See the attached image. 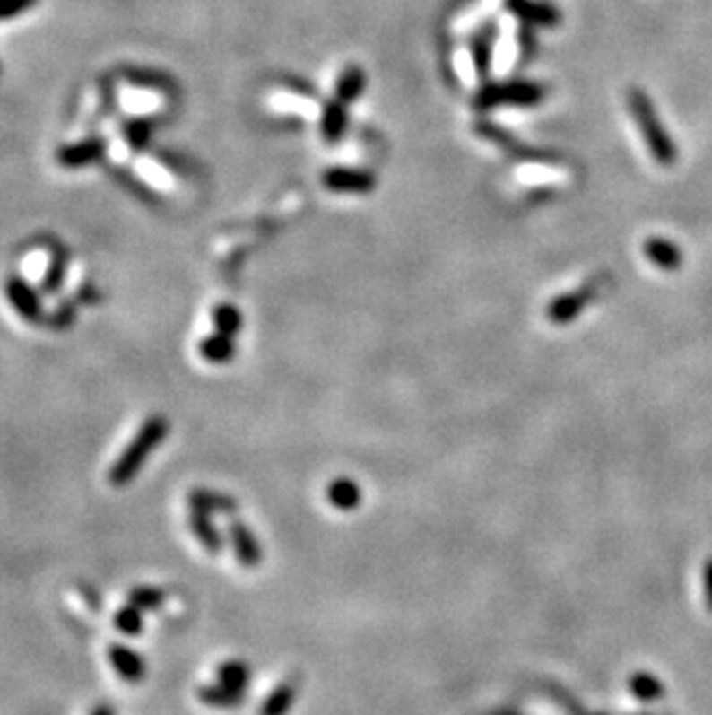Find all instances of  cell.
Returning <instances> with one entry per match:
<instances>
[{
  "label": "cell",
  "instance_id": "6da1fadb",
  "mask_svg": "<svg viewBox=\"0 0 712 715\" xmlns=\"http://www.w3.org/2000/svg\"><path fill=\"white\" fill-rule=\"evenodd\" d=\"M167 433H169V422L162 414H151L142 424V429L132 435V440L127 442L126 449L118 454V458L114 461V466L109 468V484L116 489L132 484L137 475L142 473L146 466L148 457L165 442Z\"/></svg>",
  "mask_w": 712,
  "mask_h": 715
},
{
  "label": "cell",
  "instance_id": "7a4b0ae2",
  "mask_svg": "<svg viewBox=\"0 0 712 715\" xmlns=\"http://www.w3.org/2000/svg\"><path fill=\"white\" fill-rule=\"evenodd\" d=\"M627 107H630L631 118L641 130L647 151H650L652 158L657 160V165L673 167L675 160H678V149H675V142L669 137V133L664 130L662 118H659L650 98L638 86H631L630 93H627Z\"/></svg>",
  "mask_w": 712,
  "mask_h": 715
},
{
  "label": "cell",
  "instance_id": "3957f363",
  "mask_svg": "<svg viewBox=\"0 0 712 715\" xmlns=\"http://www.w3.org/2000/svg\"><path fill=\"white\" fill-rule=\"evenodd\" d=\"M543 95H546V91L537 83H498V86H488L477 95V107H482V109H488V107H532L542 102Z\"/></svg>",
  "mask_w": 712,
  "mask_h": 715
},
{
  "label": "cell",
  "instance_id": "277c9868",
  "mask_svg": "<svg viewBox=\"0 0 712 715\" xmlns=\"http://www.w3.org/2000/svg\"><path fill=\"white\" fill-rule=\"evenodd\" d=\"M107 658H109L111 669L126 683L135 685V683H142L143 676H146V658L139 650L130 649V646L111 644L109 650H107Z\"/></svg>",
  "mask_w": 712,
  "mask_h": 715
},
{
  "label": "cell",
  "instance_id": "5b68a950",
  "mask_svg": "<svg viewBox=\"0 0 712 715\" xmlns=\"http://www.w3.org/2000/svg\"><path fill=\"white\" fill-rule=\"evenodd\" d=\"M227 537H230L236 561L241 562L243 567H257L262 562V546H259V539L255 537L247 523L234 519L230 523V528H227Z\"/></svg>",
  "mask_w": 712,
  "mask_h": 715
},
{
  "label": "cell",
  "instance_id": "8992f818",
  "mask_svg": "<svg viewBox=\"0 0 712 715\" xmlns=\"http://www.w3.org/2000/svg\"><path fill=\"white\" fill-rule=\"evenodd\" d=\"M5 294L10 299L12 309L17 310L26 322H38L42 318V301H39L38 292H33V287L28 285L22 278H12L5 283Z\"/></svg>",
  "mask_w": 712,
  "mask_h": 715
},
{
  "label": "cell",
  "instance_id": "52a82bcc",
  "mask_svg": "<svg viewBox=\"0 0 712 715\" xmlns=\"http://www.w3.org/2000/svg\"><path fill=\"white\" fill-rule=\"evenodd\" d=\"M186 501L192 512L209 514V517H213V514H236V510H239V502L231 495L220 493V491L213 489H202V486L187 491Z\"/></svg>",
  "mask_w": 712,
  "mask_h": 715
},
{
  "label": "cell",
  "instance_id": "ba28073f",
  "mask_svg": "<svg viewBox=\"0 0 712 715\" xmlns=\"http://www.w3.org/2000/svg\"><path fill=\"white\" fill-rule=\"evenodd\" d=\"M592 294H595L592 287H581V290H574L569 294H560L548 306V319L553 325H567V322H571V319L583 313V309L590 303Z\"/></svg>",
  "mask_w": 712,
  "mask_h": 715
},
{
  "label": "cell",
  "instance_id": "9c48e42d",
  "mask_svg": "<svg viewBox=\"0 0 712 715\" xmlns=\"http://www.w3.org/2000/svg\"><path fill=\"white\" fill-rule=\"evenodd\" d=\"M324 186L334 193H370L375 187V179L368 171L335 167L324 174Z\"/></svg>",
  "mask_w": 712,
  "mask_h": 715
},
{
  "label": "cell",
  "instance_id": "30bf717a",
  "mask_svg": "<svg viewBox=\"0 0 712 715\" xmlns=\"http://www.w3.org/2000/svg\"><path fill=\"white\" fill-rule=\"evenodd\" d=\"M643 255L650 265L662 271H675L682 266V250L678 243L662 237H650L643 243Z\"/></svg>",
  "mask_w": 712,
  "mask_h": 715
},
{
  "label": "cell",
  "instance_id": "8fae6325",
  "mask_svg": "<svg viewBox=\"0 0 712 715\" xmlns=\"http://www.w3.org/2000/svg\"><path fill=\"white\" fill-rule=\"evenodd\" d=\"M187 528H190L192 537L197 539L199 545H202V549L206 551V554H211V556H218L220 551H222V546H225L222 535H220L218 526H215L213 519H211L209 514H199L190 510Z\"/></svg>",
  "mask_w": 712,
  "mask_h": 715
},
{
  "label": "cell",
  "instance_id": "7c38bea8",
  "mask_svg": "<svg viewBox=\"0 0 712 715\" xmlns=\"http://www.w3.org/2000/svg\"><path fill=\"white\" fill-rule=\"evenodd\" d=\"M507 7L511 14L532 26H555L560 22L558 10L539 0H507Z\"/></svg>",
  "mask_w": 712,
  "mask_h": 715
},
{
  "label": "cell",
  "instance_id": "4fadbf2b",
  "mask_svg": "<svg viewBox=\"0 0 712 715\" xmlns=\"http://www.w3.org/2000/svg\"><path fill=\"white\" fill-rule=\"evenodd\" d=\"M326 501L340 512H352V510L361 505V486L347 477L334 479L326 486Z\"/></svg>",
  "mask_w": 712,
  "mask_h": 715
},
{
  "label": "cell",
  "instance_id": "5bb4252c",
  "mask_svg": "<svg viewBox=\"0 0 712 715\" xmlns=\"http://www.w3.org/2000/svg\"><path fill=\"white\" fill-rule=\"evenodd\" d=\"M199 354H202L204 362L209 363H227L234 359L236 354V345H234V336L227 334H211L206 338H202L199 343Z\"/></svg>",
  "mask_w": 712,
  "mask_h": 715
},
{
  "label": "cell",
  "instance_id": "9a60e30c",
  "mask_svg": "<svg viewBox=\"0 0 712 715\" xmlns=\"http://www.w3.org/2000/svg\"><path fill=\"white\" fill-rule=\"evenodd\" d=\"M197 697L202 704L213 706V709H234L243 702V693L239 690L230 688L225 683H209V685H202L197 690Z\"/></svg>",
  "mask_w": 712,
  "mask_h": 715
},
{
  "label": "cell",
  "instance_id": "2e32d148",
  "mask_svg": "<svg viewBox=\"0 0 712 715\" xmlns=\"http://www.w3.org/2000/svg\"><path fill=\"white\" fill-rule=\"evenodd\" d=\"M363 89H366V72H363L359 65H350L338 77V83H335V98H338V102H343V105H350V102H354V100L363 93Z\"/></svg>",
  "mask_w": 712,
  "mask_h": 715
},
{
  "label": "cell",
  "instance_id": "e0dca14e",
  "mask_svg": "<svg viewBox=\"0 0 712 715\" xmlns=\"http://www.w3.org/2000/svg\"><path fill=\"white\" fill-rule=\"evenodd\" d=\"M347 130V111L343 102H329L322 111V137L329 144L338 142Z\"/></svg>",
  "mask_w": 712,
  "mask_h": 715
},
{
  "label": "cell",
  "instance_id": "ac0fdd59",
  "mask_svg": "<svg viewBox=\"0 0 712 715\" xmlns=\"http://www.w3.org/2000/svg\"><path fill=\"white\" fill-rule=\"evenodd\" d=\"M296 690L294 685L290 683H280L278 688L264 699L262 709H259V715H287L290 713L291 704H294Z\"/></svg>",
  "mask_w": 712,
  "mask_h": 715
},
{
  "label": "cell",
  "instance_id": "d6986e66",
  "mask_svg": "<svg viewBox=\"0 0 712 715\" xmlns=\"http://www.w3.org/2000/svg\"><path fill=\"white\" fill-rule=\"evenodd\" d=\"M218 681L243 693L250 685V667L241 660H225L218 667Z\"/></svg>",
  "mask_w": 712,
  "mask_h": 715
},
{
  "label": "cell",
  "instance_id": "ffe728a7",
  "mask_svg": "<svg viewBox=\"0 0 712 715\" xmlns=\"http://www.w3.org/2000/svg\"><path fill=\"white\" fill-rule=\"evenodd\" d=\"M630 690L641 702H655V699L664 694L662 681L655 674H647V671H638V674L630 676Z\"/></svg>",
  "mask_w": 712,
  "mask_h": 715
},
{
  "label": "cell",
  "instance_id": "44dd1931",
  "mask_svg": "<svg viewBox=\"0 0 712 715\" xmlns=\"http://www.w3.org/2000/svg\"><path fill=\"white\" fill-rule=\"evenodd\" d=\"M114 627L126 637H139L143 632V611L126 605L114 614Z\"/></svg>",
  "mask_w": 712,
  "mask_h": 715
},
{
  "label": "cell",
  "instance_id": "7402d4cb",
  "mask_svg": "<svg viewBox=\"0 0 712 715\" xmlns=\"http://www.w3.org/2000/svg\"><path fill=\"white\" fill-rule=\"evenodd\" d=\"M165 602V590L155 586H135L127 593V605L137 606L142 611H155Z\"/></svg>",
  "mask_w": 712,
  "mask_h": 715
},
{
  "label": "cell",
  "instance_id": "603a6c76",
  "mask_svg": "<svg viewBox=\"0 0 712 715\" xmlns=\"http://www.w3.org/2000/svg\"><path fill=\"white\" fill-rule=\"evenodd\" d=\"M213 325L220 334L236 336L243 325L241 313H239V309L231 306V303H220V306H215L213 310Z\"/></svg>",
  "mask_w": 712,
  "mask_h": 715
},
{
  "label": "cell",
  "instance_id": "cb8c5ba5",
  "mask_svg": "<svg viewBox=\"0 0 712 715\" xmlns=\"http://www.w3.org/2000/svg\"><path fill=\"white\" fill-rule=\"evenodd\" d=\"M474 67H477L479 77H488V70H491V38L474 39Z\"/></svg>",
  "mask_w": 712,
  "mask_h": 715
},
{
  "label": "cell",
  "instance_id": "d4e9b609",
  "mask_svg": "<svg viewBox=\"0 0 712 715\" xmlns=\"http://www.w3.org/2000/svg\"><path fill=\"white\" fill-rule=\"evenodd\" d=\"M703 597H706V606L712 614V558H708L703 565Z\"/></svg>",
  "mask_w": 712,
  "mask_h": 715
},
{
  "label": "cell",
  "instance_id": "484cf974",
  "mask_svg": "<svg viewBox=\"0 0 712 715\" xmlns=\"http://www.w3.org/2000/svg\"><path fill=\"white\" fill-rule=\"evenodd\" d=\"M91 715H116V711L111 709L109 704H100V706H95L93 713H91Z\"/></svg>",
  "mask_w": 712,
  "mask_h": 715
}]
</instances>
